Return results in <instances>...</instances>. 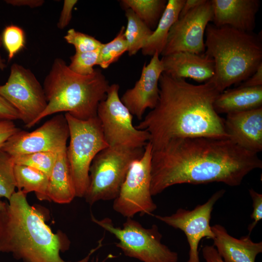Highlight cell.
I'll return each instance as SVG.
<instances>
[{
    "label": "cell",
    "instance_id": "1",
    "mask_svg": "<svg viewBox=\"0 0 262 262\" xmlns=\"http://www.w3.org/2000/svg\"><path fill=\"white\" fill-rule=\"evenodd\" d=\"M262 168L258 154L229 139L209 137L173 139L152 150V196L174 185L222 182L241 184L252 171Z\"/></svg>",
    "mask_w": 262,
    "mask_h": 262
},
{
    "label": "cell",
    "instance_id": "2",
    "mask_svg": "<svg viewBox=\"0 0 262 262\" xmlns=\"http://www.w3.org/2000/svg\"><path fill=\"white\" fill-rule=\"evenodd\" d=\"M159 87L156 106L135 126L148 132L152 151L179 138L229 139L224 119L213 107L220 93L212 82L194 84L163 72Z\"/></svg>",
    "mask_w": 262,
    "mask_h": 262
},
{
    "label": "cell",
    "instance_id": "3",
    "mask_svg": "<svg viewBox=\"0 0 262 262\" xmlns=\"http://www.w3.org/2000/svg\"><path fill=\"white\" fill-rule=\"evenodd\" d=\"M45 217L42 210L28 203L26 194L20 190L14 192L0 209V253H11L23 262H71L60 256V252L69 249V240L62 232L54 233ZM101 246L98 243L75 262H88Z\"/></svg>",
    "mask_w": 262,
    "mask_h": 262
},
{
    "label": "cell",
    "instance_id": "4",
    "mask_svg": "<svg viewBox=\"0 0 262 262\" xmlns=\"http://www.w3.org/2000/svg\"><path fill=\"white\" fill-rule=\"evenodd\" d=\"M109 86L100 69L81 75L71 71L62 58L55 59L43 84L47 106L33 126L44 117L63 112L81 120L97 116L98 104L106 98Z\"/></svg>",
    "mask_w": 262,
    "mask_h": 262
},
{
    "label": "cell",
    "instance_id": "5",
    "mask_svg": "<svg viewBox=\"0 0 262 262\" xmlns=\"http://www.w3.org/2000/svg\"><path fill=\"white\" fill-rule=\"evenodd\" d=\"M205 35L204 53L214 64V75L209 81L220 93L246 81L262 64L260 34L208 24Z\"/></svg>",
    "mask_w": 262,
    "mask_h": 262
},
{
    "label": "cell",
    "instance_id": "6",
    "mask_svg": "<svg viewBox=\"0 0 262 262\" xmlns=\"http://www.w3.org/2000/svg\"><path fill=\"white\" fill-rule=\"evenodd\" d=\"M144 148L108 146L94 158L89 169V183L83 196L90 206L99 200H114L131 163L143 154Z\"/></svg>",
    "mask_w": 262,
    "mask_h": 262
},
{
    "label": "cell",
    "instance_id": "7",
    "mask_svg": "<svg viewBox=\"0 0 262 262\" xmlns=\"http://www.w3.org/2000/svg\"><path fill=\"white\" fill-rule=\"evenodd\" d=\"M69 131L66 155L75 189L76 197H83L89 183L91 164L96 155L108 147L97 116L87 120L65 114Z\"/></svg>",
    "mask_w": 262,
    "mask_h": 262
},
{
    "label": "cell",
    "instance_id": "8",
    "mask_svg": "<svg viewBox=\"0 0 262 262\" xmlns=\"http://www.w3.org/2000/svg\"><path fill=\"white\" fill-rule=\"evenodd\" d=\"M91 219L118 240L115 246L127 257L143 262L178 261V253L161 243L162 235L155 224L146 228L132 218H127L122 227H118L108 217L98 220L92 215Z\"/></svg>",
    "mask_w": 262,
    "mask_h": 262
},
{
    "label": "cell",
    "instance_id": "9",
    "mask_svg": "<svg viewBox=\"0 0 262 262\" xmlns=\"http://www.w3.org/2000/svg\"><path fill=\"white\" fill-rule=\"evenodd\" d=\"M119 86L110 85L106 98L98 104V117L108 146L127 148H144L149 135L132 124L133 115L119 98Z\"/></svg>",
    "mask_w": 262,
    "mask_h": 262
},
{
    "label": "cell",
    "instance_id": "10",
    "mask_svg": "<svg viewBox=\"0 0 262 262\" xmlns=\"http://www.w3.org/2000/svg\"><path fill=\"white\" fill-rule=\"evenodd\" d=\"M152 147L148 142L143 155L130 165L118 196L114 211L126 218L151 214L157 208L150 191Z\"/></svg>",
    "mask_w": 262,
    "mask_h": 262
},
{
    "label": "cell",
    "instance_id": "11",
    "mask_svg": "<svg viewBox=\"0 0 262 262\" xmlns=\"http://www.w3.org/2000/svg\"><path fill=\"white\" fill-rule=\"evenodd\" d=\"M0 95L17 111L28 128L47 106L43 85L30 69L17 63L12 64L7 82L0 85Z\"/></svg>",
    "mask_w": 262,
    "mask_h": 262
},
{
    "label": "cell",
    "instance_id": "12",
    "mask_svg": "<svg viewBox=\"0 0 262 262\" xmlns=\"http://www.w3.org/2000/svg\"><path fill=\"white\" fill-rule=\"evenodd\" d=\"M69 138L65 115L58 114L31 132L19 130L0 149L11 156L37 152L59 153L65 150Z\"/></svg>",
    "mask_w": 262,
    "mask_h": 262
},
{
    "label": "cell",
    "instance_id": "13",
    "mask_svg": "<svg viewBox=\"0 0 262 262\" xmlns=\"http://www.w3.org/2000/svg\"><path fill=\"white\" fill-rule=\"evenodd\" d=\"M213 18V8L209 0L179 17L170 28L161 55L164 56L180 51L204 53L205 32Z\"/></svg>",
    "mask_w": 262,
    "mask_h": 262
},
{
    "label": "cell",
    "instance_id": "14",
    "mask_svg": "<svg viewBox=\"0 0 262 262\" xmlns=\"http://www.w3.org/2000/svg\"><path fill=\"white\" fill-rule=\"evenodd\" d=\"M225 193L224 189L216 191L206 202L191 210L180 208L170 215H155L157 219L184 233L189 246L187 262H200L198 251L200 241L204 238L213 239L214 234L210 226L211 213L214 204Z\"/></svg>",
    "mask_w": 262,
    "mask_h": 262
},
{
    "label": "cell",
    "instance_id": "15",
    "mask_svg": "<svg viewBox=\"0 0 262 262\" xmlns=\"http://www.w3.org/2000/svg\"><path fill=\"white\" fill-rule=\"evenodd\" d=\"M159 54L156 52L143 66L139 79L120 98L132 115L142 120L147 109H153L159 98V81L164 72Z\"/></svg>",
    "mask_w": 262,
    "mask_h": 262
},
{
    "label": "cell",
    "instance_id": "16",
    "mask_svg": "<svg viewBox=\"0 0 262 262\" xmlns=\"http://www.w3.org/2000/svg\"><path fill=\"white\" fill-rule=\"evenodd\" d=\"M224 126L229 139L237 146L257 154L262 150V107L228 114Z\"/></svg>",
    "mask_w": 262,
    "mask_h": 262
},
{
    "label": "cell",
    "instance_id": "17",
    "mask_svg": "<svg viewBox=\"0 0 262 262\" xmlns=\"http://www.w3.org/2000/svg\"><path fill=\"white\" fill-rule=\"evenodd\" d=\"M164 73L173 78L192 79L206 82L214 75V64L212 57L201 54L180 51L162 56Z\"/></svg>",
    "mask_w": 262,
    "mask_h": 262
},
{
    "label": "cell",
    "instance_id": "18",
    "mask_svg": "<svg viewBox=\"0 0 262 262\" xmlns=\"http://www.w3.org/2000/svg\"><path fill=\"white\" fill-rule=\"evenodd\" d=\"M214 25L229 26L239 31L252 32L256 26L259 0H211Z\"/></svg>",
    "mask_w": 262,
    "mask_h": 262
},
{
    "label": "cell",
    "instance_id": "19",
    "mask_svg": "<svg viewBox=\"0 0 262 262\" xmlns=\"http://www.w3.org/2000/svg\"><path fill=\"white\" fill-rule=\"evenodd\" d=\"M214 234L213 246L225 262H255L262 252V242L252 241L249 235L236 238L220 224L212 226Z\"/></svg>",
    "mask_w": 262,
    "mask_h": 262
},
{
    "label": "cell",
    "instance_id": "20",
    "mask_svg": "<svg viewBox=\"0 0 262 262\" xmlns=\"http://www.w3.org/2000/svg\"><path fill=\"white\" fill-rule=\"evenodd\" d=\"M262 107V86L237 87L220 93L213 107L216 113L229 114Z\"/></svg>",
    "mask_w": 262,
    "mask_h": 262
},
{
    "label": "cell",
    "instance_id": "21",
    "mask_svg": "<svg viewBox=\"0 0 262 262\" xmlns=\"http://www.w3.org/2000/svg\"><path fill=\"white\" fill-rule=\"evenodd\" d=\"M76 197L75 189L67 158L66 148L58 153L46 191V200L59 204L71 202Z\"/></svg>",
    "mask_w": 262,
    "mask_h": 262
},
{
    "label": "cell",
    "instance_id": "22",
    "mask_svg": "<svg viewBox=\"0 0 262 262\" xmlns=\"http://www.w3.org/2000/svg\"><path fill=\"white\" fill-rule=\"evenodd\" d=\"M185 0H168L165 8L152 34L142 49L144 55H160L165 46L167 36L173 24L178 19Z\"/></svg>",
    "mask_w": 262,
    "mask_h": 262
},
{
    "label": "cell",
    "instance_id": "23",
    "mask_svg": "<svg viewBox=\"0 0 262 262\" xmlns=\"http://www.w3.org/2000/svg\"><path fill=\"white\" fill-rule=\"evenodd\" d=\"M14 175L16 188L25 194L34 192L37 198L46 200V191L49 177L36 168L15 164Z\"/></svg>",
    "mask_w": 262,
    "mask_h": 262
},
{
    "label": "cell",
    "instance_id": "24",
    "mask_svg": "<svg viewBox=\"0 0 262 262\" xmlns=\"http://www.w3.org/2000/svg\"><path fill=\"white\" fill-rule=\"evenodd\" d=\"M127 20L124 34L127 41L129 55L136 54L142 49L151 35L153 30L150 29L130 9L125 10Z\"/></svg>",
    "mask_w": 262,
    "mask_h": 262
},
{
    "label": "cell",
    "instance_id": "25",
    "mask_svg": "<svg viewBox=\"0 0 262 262\" xmlns=\"http://www.w3.org/2000/svg\"><path fill=\"white\" fill-rule=\"evenodd\" d=\"M121 5L131 9L150 29L156 28L165 8V0H122Z\"/></svg>",
    "mask_w": 262,
    "mask_h": 262
},
{
    "label": "cell",
    "instance_id": "26",
    "mask_svg": "<svg viewBox=\"0 0 262 262\" xmlns=\"http://www.w3.org/2000/svg\"><path fill=\"white\" fill-rule=\"evenodd\" d=\"M125 29V27L122 26L112 40L103 44L100 48L97 65L101 68H107L127 51L128 46L124 34Z\"/></svg>",
    "mask_w": 262,
    "mask_h": 262
},
{
    "label": "cell",
    "instance_id": "27",
    "mask_svg": "<svg viewBox=\"0 0 262 262\" xmlns=\"http://www.w3.org/2000/svg\"><path fill=\"white\" fill-rule=\"evenodd\" d=\"M58 153L37 152L12 156L15 164L30 166L50 176L57 159Z\"/></svg>",
    "mask_w": 262,
    "mask_h": 262
},
{
    "label": "cell",
    "instance_id": "28",
    "mask_svg": "<svg viewBox=\"0 0 262 262\" xmlns=\"http://www.w3.org/2000/svg\"><path fill=\"white\" fill-rule=\"evenodd\" d=\"M15 165L12 157L0 149V198L9 200L16 192Z\"/></svg>",
    "mask_w": 262,
    "mask_h": 262
},
{
    "label": "cell",
    "instance_id": "29",
    "mask_svg": "<svg viewBox=\"0 0 262 262\" xmlns=\"http://www.w3.org/2000/svg\"><path fill=\"white\" fill-rule=\"evenodd\" d=\"M1 37L2 44L8 53V61L13 59L25 47V33L18 26L11 24L5 26Z\"/></svg>",
    "mask_w": 262,
    "mask_h": 262
},
{
    "label": "cell",
    "instance_id": "30",
    "mask_svg": "<svg viewBox=\"0 0 262 262\" xmlns=\"http://www.w3.org/2000/svg\"><path fill=\"white\" fill-rule=\"evenodd\" d=\"M99 49L85 52H76L70 57V63L68 65L73 72L81 75H88L95 70L94 66L97 65Z\"/></svg>",
    "mask_w": 262,
    "mask_h": 262
},
{
    "label": "cell",
    "instance_id": "31",
    "mask_svg": "<svg viewBox=\"0 0 262 262\" xmlns=\"http://www.w3.org/2000/svg\"><path fill=\"white\" fill-rule=\"evenodd\" d=\"M66 41L73 45L76 52L94 51L101 48L103 43L87 34L70 29L64 37Z\"/></svg>",
    "mask_w": 262,
    "mask_h": 262
},
{
    "label": "cell",
    "instance_id": "32",
    "mask_svg": "<svg viewBox=\"0 0 262 262\" xmlns=\"http://www.w3.org/2000/svg\"><path fill=\"white\" fill-rule=\"evenodd\" d=\"M249 193L252 200L253 211L250 215L253 222L249 225L247 229L250 234L259 221L262 219V194L251 188Z\"/></svg>",
    "mask_w": 262,
    "mask_h": 262
},
{
    "label": "cell",
    "instance_id": "33",
    "mask_svg": "<svg viewBox=\"0 0 262 262\" xmlns=\"http://www.w3.org/2000/svg\"><path fill=\"white\" fill-rule=\"evenodd\" d=\"M78 2L77 0H65L57 27L60 30L65 28L69 24L72 18L73 8Z\"/></svg>",
    "mask_w": 262,
    "mask_h": 262
},
{
    "label": "cell",
    "instance_id": "34",
    "mask_svg": "<svg viewBox=\"0 0 262 262\" xmlns=\"http://www.w3.org/2000/svg\"><path fill=\"white\" fill-rule=\"evenodd\" d=\"M20 120L17 111L0 95V121Z\"/></svg>",
    "mask_w": 262,
    "mask_h": 262
},
{
    "label": "cell",
    "instance_id": "35",
    "mask_svg": "<svg viewBox=\"0 0 262 262\" xmlns=\"http://www.w3.org/2000/svg\"><path fill=\"white\" fill-rule=\"evenodd\" d=\"M19 130L13 121H0V149L10 137Z\"/></svg>",
    "mask_w": 262,
    "mask_h": 262
},
{
    "label": "cell",
    "instance_id": "36",
    "mask_svg": "<svg viewBox=\"0 0 262 262\" xmlns=\"http://www.w3.org/2000/svg\"><path fill=\"white\" fill-rule=\"evenodd\" d=\"M238 87H257L262 86V64L255 72L244 82L239 84Z\"/></svg>",
    "mask_w": 262,
    "mask_h": 262
},
{
    "label": "cell",
    "instance_id": "37",
    "mask_svg": "<svg viewBox=\"0 0 262 262\" xmlns=\"http://www.w3.org/2000/svg\"><path fill=\"white\" fill-rule=\"evenodd\" d=\"M202 252L205 262H225L213 246H205Z\"/></svg>",
    "mask_w": 262,
    "mask_h": 262
},
{
    "label": "cell",
    "instance_id": "38",
    "mask_svg": "<svg viewBox=\"0 0 262 262\" xmlns=\"http://www.w3.org/2000/svg\"><path fill=\"white\" fill-rule=\"evenodd\" d=\"M5 2L14 6H27L34 8L42 6L45 1L44 0H6Z\"/></svg>",
    "mask_w": 262,
    "mask_h": 262
},
{
    "label": "cell",
    "instance_id": "39",
    "mask_svg": "<svg viewBox=\"0 0 262 262\" xmlns=\"http://www.w3.org/2000/svg\"><path fill=\"white\" fill-rule=\"evenodd\" d=\"M206 0H185L181 9L179 17H180L195 8L204 3Z\"/></svg>",
    "mask_w": 262,
    "mask_h": 262
},
{
    "label": "cell",
    "instance_id": "40",
    "mask_svg": "<svg viewBox=\"0 0 262 262\" xmlns=\"http://www.w3.org/2000/svg\"><path fill=\"white\" fill-rule=\"evenodd\" d=\"M2 46L1 34H0V48ZM7 67L6 64L5 60L2 58L0 52V70L1 71L4 70Z\"/></svg>",
    "mask_w": 262,
    "mask_h": 262
},
{
    "label": "cell",
    "instance_id": "41",
    "mask_svg": "<svg viewBox=\"0 0 262 262\" xmlns=\"http://www.w3.org/2000/svg\"><path fill=\"white\" fill-rule=\"evenodd\" d=\"M4 202H5L0 201V209H1L3 207L4 204Z\"/></svg>",
    "mask_w": 262,
    "mask_h": 262
},
{
    "label": "cell",
    "instance_id": "42",
    "mask_svg": "<svg viewBox=\"0 0 262 262\" xmlns=\"http://www.w3.org/2000/svg\"><path fill=\"white\" fill-rule=\"evenodd\" d=\"M96 262H98V260H97V261H96Z\"/></svg>",
    "mask_w": 262,
    "mask_h": 262
},
{
    "label": "cell",
    "instance_id": "43",
    "mask_svg": "<svg viewBox=\"0 0 262 262\" xmlns=\"http://www.w3.org/2000/svg\"><path fill=\"white\" fill-rule=\"evenodd\" d=\"M105 262V261H102V262Z\"/></svg>",
    "mask_w": 262,
    "mask_h": 262
}]
</instances>
